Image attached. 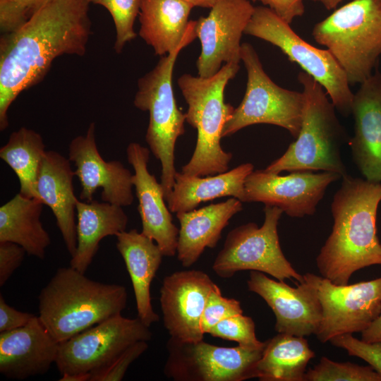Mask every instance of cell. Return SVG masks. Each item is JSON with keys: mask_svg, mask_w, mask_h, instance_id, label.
Listing matches in <instances>:
<instances>
[{"mask_svg": "<svg viewBox=\"0 0 381 381\" xmlns=\"http://www.w3.org/2000/svg\"><path fill=\"white\" fill-rule=\"evenodd\" d=\"M90 0H52L0 38V130L23 91L41 82L56 58L83 56L92 33Z\"/></svg>", "mask_w": 381, "mask_h": 381, "instance_id": "obj_1", "label": "cell"}, {"mask_svg": "<svg viewBox=\"0 0 381 381\" xmlns=\"http://www.w3.org/2000/svg\"><path fill=\"white\" fill-rule=\"evenodd\" d=\"M380 201L381 182L342 176L331 203L332 229L316 258L322 277L345 285L358 270L381 265L376 228Z\"/></svg>", "mask_w": 381, "mask_h": 381, "instance_id": "obj_2", "label": "cell"}, {"mask_svg": "<svg viewBox=\"0 0 381 381\" xmlns=\"http://www.w3.org/2000/svg\"><path fill=\"white\" fill-rule=\"evenodd\" d=\"M124 286L94 281L72 267L59 268L39 296V318L59 342L126 308Z\"/></svg>", "mask_w": 381, "mask_h": 381, "instance_id": "obj_3", "label": "cell"}, {"mask_svg": "<svg viewBox=\"0 0 381 381\" xmlns=\"http://www.w3.org/2000/svg\"><path fill=\"white\" fill-rule=\"evenodd\" d=\"M239 68V64L229 63L211 77L185 73L178 78V85L188 104L186 121L198 134L193 154L183 166L182 173L204 176L228 171L232 154L222 149L220 140L234 107L224 102V90Z\"/></svg>", "mask_w": 381, "mask_h": 381, "instance_id": "obj_4", "label": "cell"}, {"mask_svg": "<svg viewBox=\"0 0 381 381\" xmlns=\"http://www.w3.org/2000/svg\"><path fill=\"white\" fill-rule=\"evenodd\" d=\"M305 105L301 130L286 152L265 170L282 171H322L346 174L341 155L346 133L335 113V107L324 88L303 71L298 75Z\"/></svg>", "mask_w": 381, "mask_h": 381, "instance_id": "obj_5", "label": "cell"}, {"mask_svg": "<svg viewBox=\"0 0 381 381\" xmlns=\"http://www.w3.org/2000/svg\"><path fill=\"white\" fill-rule=\"evenodd\" d=\"M195 28L176 49L161 56L156 66L138 79L133 100L137 109L149 112L145 141L161 163L160 183L165 200L172 192L177 172L176 142L185 133L186 114L176 105L172 86L174 67L180 52L196 37Z\"/></svg>", "mask_w": 381, "mask_h": 381, "instance_id": "obj_6", "label": "cell"}, {"mask_svg": "<svg viewBox=\"0 0 381 381\" xmlns=\"http://www.w3.org/2000/svg\"><path fill=\"white\" fill-rule=\"evenodd\" d=\"M312 34L335 58L349 83L361 84L381 54V0H353L316 23Z\"/></svg>", "mask_w": 381, "mask_h": 381, "instance_id": "obj_7", "label": "cell"}, {"mask_svg": "<svg viewBox=\"0 0 381 381\" xmlns=\"http://www.w3.org/2000/svg\"><path fill=\"white\" fill-rule=\"evenodd\" d=\"M244 34L277 47L324 88L341 115L351 114L354 94L344 71L328 49L317 48L303 40L290 24L266 6L255 7Z\"/></svg>", "mask_w": 381, "mask_h": 381, "instance_id": "obj_8", "label": "cell"}, {"mask_svg": "<svg viewBox=\"0 0 381 381\" xmlns=\"http://www.w3.org/2000/svg\"><path fill=\"white\" fill-rule=\"evenodd\" d=\"M241 59L247 73L244 97L225 123L222 138L254 124L282 127L295 139L301 130L305 97L303 92L283 88L274 83L263 69L254 47L241 44Z\"/></svg>", "mask_w": 381, "mask_h": 381, "instance_id": "obj_9", "label": "cell"}, {"mask_svg": "<svg viewBox=\"0 0 381 381\" xmlns=\"http://www.w3.org/2000/svg\"><path fill=\"white\" fill-rule=\"evenodd\" d=\"M265 219L259 227L254 222L230 231L212 268L219 277H232L240 271H258L279 281L294 279L302 282L300 274L284 256L279 240L277 226L284 212L275 206L265 205Z\"/></svg>", "mask_w": 381, "mask_h": 381, "instance_id": "obj_10", "label": "cell"}, {"mask_svg": "<svg viewBox=\"0 0 381 381\" xmlns=\"http://www.w3.org/2000/svg\"><path fill=\"white\" fill-rule=\"evenodd\" d=\"M152 336L138 317L118 315L60 342L55 363L61 375H87L92 381L128 346Z\"/></svg>", "mask_w": 381, "mask_h": 381, "instance_id": "obj_11", "label": "cell"}, {"mask_svg": "<svg viewBox=\"0 0 381 381\" xmlns=\"http://www.w3.org/2000/svg\"><path fill=\"white\" fill-rule=\"evenodd\" d=\"M164 374L174 381H243L256 378L263 348L223 347L170 337Z\"/></svg>", "mask_w": 381, "mask_h": 381, "instance_id": "obj_12", "label": "cell"}, {"mask_svg": "<svg viewBox=\"0 0 381 381\" xmlns=\"http://www.w3.org/2000/svg\"><path fill=\"white\" fill-rule=\"evenodd\" d=\"M303 276L315 287L322 306L316 336L322 344L341 334L361 333L381 313V277L338 285L321 275Z\"/></svg>", "mask_w": 381, "mask_h": 381, "instance_id": "obj_13", "label": "cell"}, {"mask_svg": "<svg viewBox=\"0 0 381 381\" xmlns=\"http://www.w3.org/2000/svg\"><path fill=\"white\" fill-rule=\"evenodd\" d=\"M341 178L331 171H298L279 176L265 169L253 171L245 181L246 202L275 206L291 217L313 215L327 187Z\"/></svg>", "mask_w": 381, "mask_h": 381, "instance_id": "obj_14", "label": "cell"}, {"mask_svg": "<svg viewBox=\"0 0 381 381\" xmlns=\"http://www.w3.org/2000/svg\"><path fill=\"white\" fill-rule=\"evenodd\" d=\"M254 9L248 0H217L206 17L196 20L195 35L201 44L196 61L199 76L214 75L222 64H239L241 40Z\"/></svg>", "mask_w": 381, "mask_h": 381, "instance_id": "obj_15", "label": "cell"}, {"mask_svg": "<svg viewBox=\"0 0 381 381\" xmlns=\"http://www.w3.org/2000/svg\"><path fill=\"white\" fill-rule=\"evenodd\" d=\"M68 159L74 164L75 176L80 183L81 200H93L94 194L101 188L104 202L121 207L133 203V174L120 161L107 162L102 158L96 144L95 122L90 123L85 135L71 141Z\"/></svg>", "mask_w": 381, "mask_h": 381, "instance_id": "obj_16", "label": "cell"}, {"mask_svg": "<svg viewBox=\"0 0 381 381\" xmlns=\"http://www.w3.org/2000/svg\"><path fill=\"white\" fill-rule=\"evenodd\" d=\"M247 286L272 309L277 333L304 337L316 335L322 319V306L315 287L309 282L304 279L293 287L263 272L250 271Z\"/></svg>", "mask_w": 381, "mask_h": 381, "instance_id": "obj_17", "label": "cell"}, {"mask_svg": "<svg viewBox=\"0 0 381 381\" xmlns=\"http://www.w3.org/2000/svg\"><path fill=\"white\" fill-rule=\"evenodd\" d=\"M215 284L207 273L195 270L176 271L164 278L159 303L170 337L184 341L203 339L202 315Z\"/></svg>", "mask_w": 381, "mask_h": 381, "instance_id": "obj_18", "label": "cell"}, {"mask_svg": "<svg viewBox=\"0 0 381 381\" xmlns=\"http://www.w3.org/2000/svg\"><path fill=\"white\" fill-rule=\"evenodd\" d=\"M150 152L135 142L126 148L127 160L134 170L133 184L138 200L141 232L158 245L164 256L172 257L176 254L179 229L173 223L161 183L148 170Z\"/></svg>", "mask_w": 381, "mask_h": 381, "instance_id": "obj_19", "label": "cell"}, {"mask_svg": "<svg viewBox=\"0 0 381 381\" xmlns=\"http://www.w3.org/2000/svg\"><path fill=\"white\" fill-rule=\"evenodd\" d=\"M349 140L354 163L368 181L381 182V73L376 71L354 94Z\"/></svg>", "mask_w": 381, "mask_h": 381, "instance_id": "obj_20", "label": "cell"}, {"mask_svg": "<svg viewBox=\"0 0 381 381\" xmlns=\"http://www.w3.org/2000/svg\"><path fill=\"white\" fill-rule=\"evenodd\" d=\"M59 345L38 316L20 328L0 332V373L18 380L44 374L56 362Z\"/></svg>", "mask_w": 381, "mask_h": 381, "instance_id": "obj_21", "label": "cell"}, {"mask_svg": "<svg viewBox=\"0 0 381 381\" xmlns=\"http://www.w3.org/2000/svg\"><path fill=\"white\" fill-rule=\"evenodd\" d=\"M71 161L56 151L46 152L40 167L36 192L37 199L52 211L57 226L71 256L77 247L75 171Z\"/></svg>", "mask_w": 381, "mask_h": 381, "instance_id": "obj_22", "label": "cell"}, {"mask_svg": "<svg viewBox=\"0 0 381 381\" xmlns=\"http://www.w3.org/2000/svg\"><path fill=\"white\" fill-rule=\"evenodd\" d=\"M242 209V202L232 197L224 202L176 213L180 224L176 254L181 265L189 267L205 248H215L223 229Z\"/></svg>", "mask_w": 381, "mask_h": 381, "instance_id": "obj_23", "label": "cell"}, {"mask_svg": "<svg viewBox=\"0 0 381 381\" xmlns=\"http://www.w3.org/2000/svg\"><path fill=\"white\" fill-rule=\"evenodd\" d=\"M116 237V248L131 280L138 318L150 327L159 320L152 308L150 287L164 255L152 239L135 229L121 232Z\"/></svg>", "mask_w": 381, "mask_h": 381, "instance_id": "obj_24", "label": "cell"}, {"mask_svg": "<svg viewBox=\"0 0 381 381\" xmlns=\"http://www.w3.org/2000/svg\"><path fill=\"white\" fill-rule=\"evenodd\" d=\"M193 8L185 0H141L139 35L155 55H167L184 42L195 26L188 19Z\"/></svg>", "mask_w": 381, "mask_h": 381, "instance_id": "obj_25", "label": "cell"}, {"mask_svg": "<svg viewBox=\"0 0 381 381\" xmlns=\"http://www.w3.org/2000/svg\"><path fill=\"white\" fill-rule=\"evenodd\" d=\"M123 207L107 202L78 200L77 247L70 266L85 273L97 253L100 241L126 231L128 218Z\"/></svg>", "mask_w": 381, "mask_h": 381, "instance_id": "obj_26", "label": "cell"}, {"mask_svg": "<svg viewBox=\"0 0 381 381\" xmlns=\"http://www.w3.org/2000/svg\"><path fill=\"white\" fill-rule=\"evenodd\" d=\"M251 163H244L226 172L202 176L176 172L172 192L166 200L171 212H188L202 202L231 196L246 202L245 181L253 171Z\"/></svg>", "mask_w": 381, "mask_h": 381, "instance_id": "obj_27", "label": "cell"}, {"mask_svg": "<svg viewBox=\"0 0 381 381\" xmlns=\"http://www.w3.org/2000/svg\"><path fill=\"white\" fill-rule=\"evenodd\" d=\"M44 204L20 193L0 207V241L22 246L29 255L43 260L51 243L40 216Z\"/></svg>", "mask_w": 381, "mask_h": 381, "instance_id": "obj_28", "label": "cell"}, {"mask_svg": "<svg viewBox=\"0 0 381 381\" xmlns=\"http://www.w3.org/2000/svg\"><path fill=\"white\" fill-rule=\"evenodd\" d=\"M315 356L304 337L278 333L265 341L256 365L261 381H304L306 367Z\"/></svg>", "mask_w": 381, "mask_h": 381, "instance_id": "obj_29", "label": "cell"}, {"mask_svg": "<svg viewBox=\"0 0 381 381\" xmlns=\"http://www.w3.org/2000/svg\"><path fill=\"white\" fill-rule=\"evenodd\" d=\"M46 152L42 135L25 127L12 132L0 148V158L16 174L19 193L25 197L37 199V178Z\"/></svg>", "mask_w": 381, "mask_h": 381, "instance_id": "obj_30", "label": "cell"}, {"mask_svg": "<svg viewBox=\"0 0 381 381\" xmlns=\"http://www.w3.org/2000/svg\"><path fill=\"white\" fill-rule=\"evenodd\" d=\"M304 381H381V375L370 365L336 362L322 356L306 371Z\"/></svg>", "mask_w": 381, "mask_h": 381, "instance_id": "obj_31", "label": "cell"}, {"mask_svg": "<svg viewBox=\"0 0 381 381\" xmlns=\"http://www.w3.org/2000/svg\"><path fill=\"white\" fill-rule=\"evenodd\" d=\"M90 2L104 7L111 16L116 30L114 49L117 54L121 53L126 44L137 36L134 23L140 12L141 0H90Z\"/></svg>", "mask_w": 381, "mask_h": 381, "instance_id": "obj_32", "label": "cell"}, {"mask_svg": "<svg viewBox=\"0 0 381 381\" xmlns=\"http://www.w3.org/2000/svg\"><path fill=\"white\" fill-rule=\"evenodd\" d=\"M208 334L213 337L236 341L245 348L261 349L265 346V342L259 341L256 337L253 320L243 313L222 320Z\"/></svg>", "mask_w": 381, "mask_h": 381, "instance_id": "obj_33", "label": "cell"}, {"mask_svg": "<svg viewBox=\"0 0 381 381\" xmlns=\"http://www.w3.org/2000/svg\"><path fill=\"white\" fill-rule=\"evenodd\" d=\"M52 0H0V30L8 33L20 27Z\"/></svg>", "mask_w": 381, "mask_h": 381, "instance_id": "obj_34", "label": "cell"}, {"mask_svg": "<svg viewBox=\"0 0 381 381\" xmlns=\"http://www.w3.org/2000/svg\"><path fill=\"white\" fill-rule=\"evenodd\" d=\"M243 313L239 301L222 296L219 286L215 284L207 298L201 319L204 334L222 320L231 315Z\"/></svg>", "mask_w": 381, "mask_h": 381, "instance_id": "obj_35", "label": "cell"}, {"mask_svg": "<svg viewBox=\"0 0 381 381\" xmlns=\"http://www.w3.org/2000/svg\"><path fill=\"white\" fill-rule=\"evenodd\" d=\"M329 341L332 345L346 350L349 356L364 360L381 375V342H365L352 334L337 336Z\"/></svg>", "mask_w": 381, "mask_h": 381, "instance_id": "obj_36", "label": "cell"}, {"mask_svg": "<svg viewBox=\"0 0 381 381\" xmlns=\"http://www.w3.org/2000/svg\"><path fill=\"white\" fill-rule=\"evenodd\" d=\"M148 348L147 341H138L128 346L107 368L94 377L92 381H120L131 364Z\"/></svg>", "mask_w": 381, "mask_h": 381, "instance_id": "obj_37", "label": "cell"}, {"mask_svg": "<svg viewBox=\"0 0 381 381\" xmlns=\"http://www.w3.org/2000/svg\"><path fill=\"white\" fill-rule=\"evenodd\" d=\"M25 250L11 241H0V286H4L21 265Z\"/></svg>", "mask_w": 381, "mask_h": 381, "instance_id": "obj_38", "label": "cell"}, {"mask_svg": "<svg viewBox=\"0 0 381 381\" xmlns=\"http://www.w3.org/2000/svg\"><path fill=\"white\" fill-rule=\"evenodd\" d=\"M35 316L34 314L15 309L6 303L2 294L0 295V332L20 328Z\"/></svg>", "mask_w": 381, "mask_h": 381, "instance_id": "obj_39", "label": "cell"}, {"mask_svg": "<svg viewBox=\"0 0 381 381\" xmlns=\"http://www.w3.org/2000/svg\"><path fill=\"white\" fill-rule=\"evenodd\" d=\"M267 6L280 18L291 24L296 17L305 12L303 0H252Z\"/></svg>", "mask_w": 381, "mask_h": 381, "instance_id": "obj_40", "label": "cell"}, {"mask_svg": "<svg viewBox=\"0 0 381 381\" xmlns=\"http://www.w3.org/2000/svg\"><path fill=\"white\" fill-rule=\"evenodd\" d=\"M361 340L365 342H381V313L379 316L361 332Z\"/></svg>", "mask_w": 381, "mask_h": 381, "instance_id": "obj_41", "label": "cell"}, {"mask_svg": "<svg viewBox=\"0 0 381 381\" xmlns=\"http://www.w3.org/2000/svg\"><path fill=\"white\" fill-rule=\"evenodd\" d=\"M193 7L199 6L202 8H211L217 0H185Z\"/></svg>", "mask_w": 381, "mask_h": 381, "instance_id": "obj_42", "label": "cell"}, {"mask_svg": "<svg viewBox=\"0 0 381 381\" xmlns=\"http://www.w3.org/2000/svg\"><path fill=\"white\" fill-rule=\"evenodd\" d=\"M315 1L320 2L328 10L334 9L337 8L338 4L343 0H313Z\"/></svg>", "mask_w": 381, "mask_h": 381, "instance_id": "obj_43", "label": "cell"}]
</instances>
